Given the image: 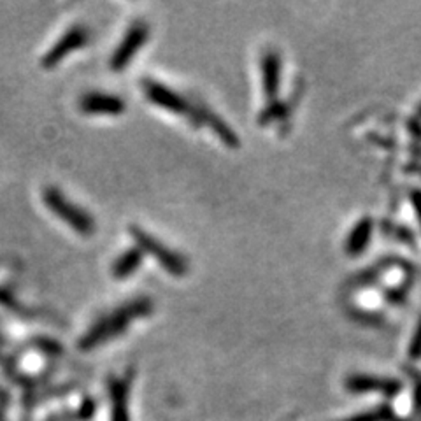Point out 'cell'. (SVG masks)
<instances>
[{
	"label": "cell",
	"mask_w": 421,
	"mask_h": 421,
	"mask_svg": "<svg viewBox=\"0 0 421 421\" xmlns=\"http://www.w3.org/2000/svg\"><path fill=\"white\" fill-rule=\"evenodd\" d=\"M151 313H153V300L150 297H136V299H130L129 302L119 304L118 307L93 321V325L86 330V333L79 340V348L90 350V348L116 339L119 333L129 328L134 319L144 318Z\"/></svg>",
	"instance_id": "cell-1"
},
{
	"label": "cell",
	"mask_w": 421,
	"mask_h": 421,
	"mask_svg": "<svg viewBox=\"0 0 421 421\" xmlns=\"http://www.w3.org/2000/svg\"><path fill=\"white\" fill-rule=\"evenodd\" d=\"M141 86H143L144 95L148 97V100H150L151 104L158 105V107L162 109H167V111L174 112V114L177 116H183L191 125H204L206 111H208L206 105L194 104L191 100H188L186 97L181 95L179 92L172 90L170 86H165L163 83L157 81V79H143Z\"/></svg>",
	"instance_id": "cell-2"
},
{
	"label": "cell",
	"mask_w": 421,
	"mask_h": 421,
	"mask_svg": "<svg viewBox=\"0 0 421 421\" xmlns=\"http://www.w3.org/2000/svg\"><path fill=\"white\" fill-rule=\"evenodd\" d=\"M42 198H45V204L48 206L49 210L57 214L61 221H65L72 230H76L81 235H92L95 232L97 225L92 214L86 209H83L81 206L69 201L61 190L48 186L45 194H42Z\"/></svg>",
	"instance_id": "cell-3"
},
{
	"label": "cell",
	"mask_w": 421,
	"mask_h": 421,
	"mask_svg": "<svg viewBox=\"0 0 421 421\" xmlns=\"http://www.w3.org/2000/svg\"><path fill=\"white\" fill-rule=\"evenodd\" d=\"M130 234H132L137 248H139L144 255H151L153 259H157L158 263L162 265L169 274L177 275V278L188 274L190 263H188V260L184 259L183 255L174 251L172 248L165 246L162 241H158L157 237H153V235L148 234V232L143 230L141 227H136V225L130 227Z\"/></svg>",
	"instance_id": "cell-4"
},
{
	"label": "cell",
	"mask_w": 421,
	"mask_h": 421,
	"mask_svg": "<svg viewBox=\"0 0 421 421\" xmlns=\"http://www.w3.org/2000/svg\"><path fill=\"white\" fill-rule=\"evenodd\" d=\"M148 37H150V25L144 20H136L129 28H126L125 35L121 37L119 45L112 52L109 58V67L114 72L123 71L126 65L132 61L136 53L146 45Z\"/></svg>",
	"instance_id": "cell-5"
},
{
	"label": "cell",
	"mask_w": 421,
	"mask_h": 421,
	"mask_svg": "<svg viewBox=\"0 0 421 421\" xmlns=\"http://www.w3.org/2000/svg\"><path fill=\"white\" fill-rule=\"evenodd\" d=\"M90 37H92V32H90L88 27H85V25H74V27L69 28V30L54 42L52 48L45 53V57L41 58V65L46 69L54 67V65L60 64L69 53L76 52V49L88 45Z\"/></svg>",
	"instance_id": "cell-6"
},
{
	"label": "cell",
	"mask_w": 421,
	"mask_h": 421,
	"mask_svg": "<svg viewBox=\"0 0 421 421\" xmlns=\"http://www.w3.org/2000/svg\"><path fill=\"white\" fill-rule=\"evenodd\" d=\"M79 109L85 114L97 116H118L125 111L126 104L116 93L107 92H88L79 97Z\"/></svg>",
	"instance_id": "cell-7"
},
{
	"label": "cell",
	"mask_w": 421,
	"mask_h": 421,
	"mask_svg": "<svg viewBox=\"0 0 421 421\" xmlns=\"http://www.w3.org/2000/svg\"><path fill=\"white\" fill-rule=\"evenodd\" d=\"M143 260H144V253L141 251L137 246L126 249V251H123L121 255L112 262V267H111L112 275H114L116 279L129 278V275H132L134 272L141 267Z\"/></svg>",
	"instance_id": "cell-8"
},
{
	"label": "cell",
	"mask_w": 421,
	"mask_h": 421,
	"mask_svg": "<svg viewBox=\"0 0 421 421\" xmlns=\"http://www.w3.org/2000/svg\"><path fill=\"white\" fill-rule=\"evenodd\" d=\"M279 81V60L274 53H265L262 57V83L263 92L272 97L278 90Z\"/></svg>",
	"instance_id": "cell-9"
},
{
	"label": "cell",
	"mask_w": 421,
	"mask_h": 421,
	"mask_svg": "<svg viewBox=\"0 0 421 421\" xmlns=\"http://www.w3.org/2000/svg\"><path fill=\"white\" fill-rule=\"evenodd\" d=\"M348 388L353 391H367V390H381L386 395H395L398 391V384L393 381H381L372 379V377H353L348 383Z\"/></svg>",
	"instance_id": "cell-10"
},
{
	"label": "cell",
	"mask_w": 421,
	"mask_h": 421,
	"mask_svg": "<svg viewBox=\"0 0 421 421\" xmlns=\"http://www.w3.org/2000/svg\"><path fill=\"white\" fill-rule=\"evenodd\" d=\"M346 421H395V415L388 408H381L376 409V411L358 415L355 416V418H350Z\"/></svg>",
	"instance_id": "cell-11"
},
{
	"label": "cell",
	"mask_w": 421,
	"mask_h": 421,
	"mask_svg": "<svg viewBox=\"0 0 421 421\" xmlns=\"http://www.w3.org/2000/svg\"><path fill=\"white\" fill-rule=\"evenodd\" d=\"M0 304H2V306H6V307H9L11 311H14V313H18V314H23V316H30L32 314L30 311H27L23 306H21L20 302H18L16 297L11 295L9 292H6V290H2V288H0Z\"/></svg>",
	"instance_id": "cell-12"
}]
</instances>
